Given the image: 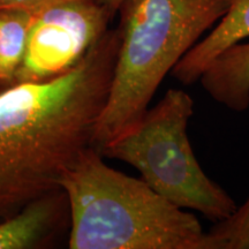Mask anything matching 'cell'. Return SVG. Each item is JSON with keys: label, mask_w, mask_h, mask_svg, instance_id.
I'll return each instance as SVG.
<instances>
[{"label": "cell", "mask_w": 249, "mask_h": 249, "mask_svg": "<svg viewBox=\"0 0 249 249\" xmlns=\"http://www.w3.org/2000/svg\"><path fill=\"white\" fill-rule=\"evenodd\" d=\"M118 50V29H108L67 73L0 91V222L61 189L67 171L93 147Z\"/></svg>", "instance_id": "obj_1"}, {"label": "cell", "mask_w": 249, "mask_h": 249, "mask_svg": "<svg viewBox=\"0 0 249 249\" xmlns=\"http://www.w3.org/2000/svg\"><path fill=\"white\" fill-rule=\"evenodd\" d=\"M90 147L62 178L70 207L71 249H202L194 214L143 179L112 169Z\"/></svg>", "instance_id": "obj_2"}, {"label": "cell", "mask_w": 249, "mask_h": 249, "mask_svg": "<svg viewBox=\"0 0 249 249\" xmlns=\"http://www.w3.org/2000/svg\"><path fill=\"white\" fill-rule=\"evenodd\" d=\"M229 6L230 0H124L116 67L93 147L99 151L139 123L165 76Z\"/></svg>", "instance_id": "obj_3"}, {"label": "cell", "mask_w": 249, "mask_h": 249, "mask_svg": "<svg viewBox=\"0 0 249 249\" xmlns=\"http://www.w3.org/2000/svg\"><path fill=\"white\" fill-rule=\"evenodd\" d=\"M193 114L194 101L188 92L167 90L138 124L99 152L103 157L132 165L171 203L217 223L231 216L238 205L196 160L187 134Z\"/></svg>", "instance_id": "obj_4"}, {"label": "cell", "mask_w": 249, "mask_h": 249, "mask_svg": "<svg viewBox=\"0 0 249 249\" xmlns=\"http://www.w3.org/2000/svg\"><path fill=\"white\" fill-rule=\"evenodd\" d=\"M113 17L98 0H59L35 9L15 85L67 73L107 33Z\"/></svg>", "instance_id": "obj_5"}, {"label": "cell", "mask_w": 249, "mask_h": 249, "mask_svg": "<svg viewBox=\"0 0 249 249\" xmlns=\"http://www.w3.org/2000/svg\"><path fill=\"white\" fill-rule=\"evenodd\" d=\"M70 216L64 189L30 202L13 216L0 222V249L43 247Z\"/></svg>", "instance_id": "obj_6"}, {"label": "cell", "mask_w": 249, "mask_h": 249, "mask_svg": "<svg viewBox=\"0 0 249 249\" xmlns=\"http://www.w3.org/2000/svg\"><path fill=\"white\" fill-rule=\"evenodd\" d=\"M249 38V0H230L229 9L216 26L171 71L177 81L189 86L198 82L207 67L231 46Z\"/></svg>", "instance_id": "obj_7"}, {"label": "cell", "mask_w": 249, "mask_h": 249, "mask_svg": "<svg viewBox=\"0 0 249 249\" xmlns=\"http://www.w3.org/2000/svg\"><path fill=\"white\" fill-rule=\"evenodd\" d=\"M213 101L235 112L249 108V42L231 46L211 62L198 80Z\"/></svg>", "instance_id": "obj_8"}, {"label": "cell", "mask_w": 249, "mask_h": 249, "mask_svg": "<svg viewBox=\"0 0 249 249\" xmlns=\"http://www.w3.org/2000/svg\"><path fill=\"white\" fill-rule=\"evenodd\" d=\"M34 11L0 9V91L15 85L26 54Z\"/></svg>", "instance_id": "obj_9"}, {"label": "cell", "mask_w": 249, "mask_h": 249, "mask_svg": "<svg viewBox=\"0 0 249 249\" xmlns=\"http://www.w3.org/2000/svg\"><path fill=\"white\" fill-rule=\"evenodd\" d=\"M202 249H249V196L231 216L204 233Z\"/></svg>", "instance_id": "obj_10"}, {"label": "cell", "mask_w": 249, "mask_h": 249, "mask_svg": "<svg viewBox=\"0 0 249 249\" xmlns=\"http://www.w3.org/2000/svg\"><path fill=\"white\" fill-rule=\"evenodd\" d=\"M59 0H0V9H28L35 11Z\"/></svg>", "instance_id": "obj_11"}, {"label": "cell", "mask_w": 249, "mask_h": 249, "mask_svg": "<svg viewBox=\"0 0 249 249\" xmlns=\"http://www.w3.org/2000/svg\"><path fill=\"white\" fill-rule=\"evenodd\" d=\"M102 5H104L112 14H117L119 11L121 4L124 2V0H98Z\"/></svg>", "instance_id": "obj_12"}]
</instances>
